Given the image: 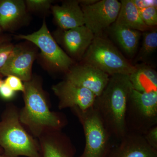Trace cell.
I'll return each mask as SVG.
<instances>
[{
  "label": "cell",
  "mask_w": 157,
  "mask_h": 157,
  "mask_svg": "<svg viewBox=\"0 0 157 157\" xmlns=\"http://www.w3.org/2000/svg\"><path fill=\"white\" fill-rule=\"evenodd\" d=\"M132 89L129 75H111L104 90L96 97L92 106L105 129L113 140L117 142L127 133L125 116Z\"/></svg>",
  "instance_id": "1"
},
{
  "label": "cell",
  "mask_w": 157,
  "mask_h": 157,
  "mask_svg": "<svg viewBox=\"0 0 157 157\" xmlns=\"http://www.w3.org/2000/svg\"><path fill=\"white\" fill-rule=\"evenodd\" d=\"M24 85L25 105L19 112L21 124L37 137L47 132L61 131L67 124V119L60 113L51 111L39 82L32 78Z\"/></svg>",
  "instance_id": "2"
},
{
  "label": "cell",
  "mask_w": 157,
  "mask_h": 157,
  "mask_svg": "<svg viewBox=\"0 0 157 157\" xmlns=\"http://www.w3.org/2000/svg\"><path fill=\"white\" fill-rule=\"evenodd\" d=\"M0 147L7 157H42L39 143L23 127L14 107H7L0 119Z\"/></svg>",
  "instance_id": "3"
},
{
  "label": "cell",
  "mask_w": 157,
  "mask_h": 157,
  "mask_svg": "<svg viewBox=\"0 0 157 157\" xmlns=\"http://www.w3.org/2000/svg\"><path fill=\"white\" fill-rule=\"evenodd\" d=\"M125 123L127 132L144 135L157 125V91L140 92L132 89L127 102Z\"/></svg>",
  "instance_id": "4"
},
{
  "label": "cell",
  "mask_w": 157,
  "mask_h": 157,
  "mask_svg": "<svg viewBox=\"0 0 157 157\" xmlns=\"http://www.w3.org/2000/svg\"><path fill=\"white\" fill-rule=\"evenodd\" d=\"M86 63L98 68L109 76L114 74L130 75L135 70L112 42L107 39L96 36L83 55Z\"/></svg>",
  "instance_id": "5"
},
{
  "label": "cell",
  "mask_w": 157,
  "mask_h": 157,
  "mask_svg": "<svg viewBox=\"0 0 157 157\" xmlns=\"http://www.w3.org/2000/svg\"><path fill=\"white\" fill-rule=\"evenodd\" d=\"M81 124L85 138L83 152L78 157H106L113 145V140L101 122L93 107L82 110L71 108Z\"/></svg>",
  "instance_id": "6"
},
{
  "label": "cell",
  "mask_w": 157,
  "mask_h": 157,
  "mask_svg": "<svg viewBox=\"0 0 157 157\" xmlns=\"http://www.w3.org/2000/svg\"><path fill=\"white\" fill-rule=\"evenodd\" d=\"M121 3L117 0L97 1L90 5H81L84 25L96 36L115 23Z\"/></svg>",
  "instance_id": "7"
},
{
  "label": "cell",
  "mask_w": 157,
  "mask_h": 157,
  "mask_svg": "<svg viewBox=\"0 0 157 157\" xmlns=\"http://www.w3.org/2000/svg\"><path fill=\"white\" fill-rule=\"evenodd\" d=\"M18 38L25 39L37 45L41 50L43 57L54 67L67 71L71 67L73 60L53 39L45 21L39 30L29 35H20Z\"/></svg>",
  "instance_id": "8"
},
{
  "label": "cell",
  "mask_w": 157,
  "mask_h": 157,
  "mask_svg": "<svg viewBox=\"0 0 157 157\" xmlns=\"http://www.w3.org/2000/svg\"><path fill=\"white\" fill-rule=\"evenodd\" d=\"M59 100V109L78 107L82 110L92 107L96 96L90 90L78 86L66 80L52 86Z\"/></svg>",
  "instance_id": "9"
},
{
  "label": "cell",
  "mask_w": 157,
  "mask_h": 157,
  "mask_svg": "<svg viewBox=\"0 0 157 157\" xmlns=\"http://www.w3.org/2000/svg\"><path fill=\"white\" fill-rule=\"evenodd\" d=\"M109 77L107 73L85 63L70 68L67 73L65 80L90 90L97 97L104 90Z\"/></svg>",
  "instance_id": "10"
},
{
  "label": "cell",
  "mask_w": 157,
  "mask_h": 157,
  "mask_svg": "<svg viewBox=\"0 0 157 157\" xmlns=\"http://www.w3.org/2000/svg\"><path fill=\"white\" fill-rule=\"evenodd\" d=\"M106 157H157V150L149 145L143 135L127 132Z\"/></svg>",
  "instance_id": "11"
},
{
  "label": "cell",
  "mask_w": 157,
  "mask_h": 157,
  "mask_svg": "<svg viewBox=\"0 0 157 157\" xmlns=\"http://www.w3.org/2000/svg\"><path fill=\"white\" fill-rule=\"evenodd\" d=\"M35 58L33 51L21 47H14L0 73L4 76H17L22 81L32 78V68Z\"/></svg>",
  "instance_id": "12"
},
{
  "label": "cell",
  "mask_w": 157,
  "mask_h": 157,
  "mask_svg": "<svg viewBox=\"0 0 157 157\" xmlns=\"http://www.w3.org/2000/svg\"><path fill=\"white\" fill-rule=\"evenodd\" d=\"M39 138L42 157H75L76 148L61 131L47 132Z\"/></svg>",
  "instance_id": "13"
},
{
  "label": "cell",
  "mask_w": 157,
  "mask_h": 157,
  "mask_svg": "<svg viewBox=\"0 0 157 157\" xmlns=\"http://www.w3.org/2000/svg\"><path fill=\"white\" fill-rule=\"evenodd\" d=\"M54 17L61 28L67 30L84 25L83 13L79 1H69L52 7Z\"/></svg>",
  "instance_id": "14"
},
{
  "label": "cell",
  "mask_w": 157,
  "mask_h": 157,
  "mask_svg": "<svg viewBox=\"0 0 157 157\" xmlns=\"http://www.w3.org/2000/svg\"><path fill=\"white\" fill-rule=\"evenodd\" d=\"M94 37L92 32L84 25L65 30L63 40L71 55L79 56L84 54Z\"/></svg>",
  "instance_id": "15"
},
{
  "label": "cell",
  "mask_w": 157,
  "mask_h": 157,
  "mask_svg": "<svg viewBox=\"0 0 157 157\" xmlns=\"http://www.w3.org/2000/svg\"><path fill=\"white\" fill-rule=\"evenodd\" d=\"M120 9L116 21L117 25L141 32L154 28L147 26L141 19L139 9L132 0H121Z\"/></svg>",
  "instance_id": "16"
},
{
  "label": "cell",
  "mask_w": 157,
  "mask_h": 157,
  "mask_svg": "<svg viewBox=\"0 0 157 157\" xmlns=\"http://www.w3.org/2000/svg\"><path fill=\"white\" fill-rule=\"evenodd\" d=\"M135 70L129 75L133 89L140 92L157 91V73L148 65H135Z\"/></svg>",
  "instance_id": "17"
},
{
  "label": "cell",
  "mask_w": 157,
  "mask_h": 157,
  "mask_svg": "<svg viewBox=\"0 0 157 157\" xmlns=\"http://www.w3.org/2000/svg\"><path fill=\"white\" fill-rule=\"evenodd\" d=\"M111 36L124 51L130 56L137 52L141 32L120 26L115 23L109 28Z\"/></svg>",
  "instance_id": "18"
},
{
  "label": "cell",
  "mask_w": 157,
  "mask_h": 157,
  "mask_svg": "<svg viewBox=\"0 0 157 157\" xmlns=\"http://www.w3.org/2000/svg\"><path fill=\"white\" fill-rule=\"evenodd\" d=\"M25 5L21 0L0 1V27L3 29L10 27L23 16Z\"/></svg>",
  "instance_id": "19"
},
{
  "label": "cell",
  "mask_w": 157,
  "mask_h": 157,
  "mask_svg": "<svg viewBox=\"0 0 157 157\" xmlns=\"http://www.w3.org/2000/svg\"><path fill=\"white\" fill-rule=\"evenodd\" d=\"M142 45L135 60V63L144 61L155 52L157 48V30L154 28L143 32Z\"/></svg>",
  "instance_id": "20"
},
{
  "label": "cell",
  "mask_w": 157,
  "mask_h": 157,
  "mask_svg": "<svg viewBox=\"0 0 157 157\" xmlns=\"http://www.w3.org/2000/svg\"><path fill=\"white\" fill-rule=\"evenodd\" d=\"M140 17L147 26L155 28L157 25V7H150L139 9Z\"/></svg>",
  "instance_id": "21"
},
{
  "label": "cell",
  "mask_w": 157,
  "mask_h": 157,
  "mask_svg": "<svg viewBox=\"0 0 157 157\" xmlns=\"http://www.w3.org/2000/svg\"><path fill=\"white\" fill-rule=\"evenodd\" d=\"M4 82L15 92L21 91L23 93L24 91V83H23L22 80L17 76H8Z\"/></svg>",
  "instance_id": "22"
},
{
  "label": "cell",
  "mask_w": 157,
  "mask_h": 157,
  "mask_svg": "<svg viewBox=\"0 0 157 157\" xmlns=\"http://www.w3.org/2000/svg\"><path fill=\"white\" fill-rule=\"evenodd\" d=\"M26 4L29 9L33 10H46L50 8L52 1L49 0H27Z\"/></svg>",
  "instance_id": "23"
},
{
  "label": "cell",
  "mask_w": 157,
  "mask_h": 157,
  "mask_svg": "<svg viewBox=\"0 0 157 157\" xmlns=\"http://www.w3.org/2000/svg\"><path fill=\"white\" fill-rule=\"evenodd\" d=\"M143 136L149 145L157 150V125L149 129Z\"/></svg>",
  "instance_id": "24"
},
{
  "label": "cell",
  "mask_w": 157,
  "mask_h": 157,
  "mask_svg": "<svg viewBox=\"0 0 157 157\" xmlns=\"http://www.w3.org/2000/svg\"><path fill=\"white\" fill-rule=\"evenodd\" d=\"M14 47L11 45L0 46V69L5 64Z\"/></svg>",
  "instance_id": "25"
},
{
  "label": "cell",
  "mask_w": 157,
  "mask_h": 157,
  "mask_svg": "<svg viewBox=\"0 0 157 157\" xmlns=\"http://www.w3.org/2000/svg\"><path fill=\"white\" fill-rule=\"evenodd\" d=\"M138 9L150 7H157V1L155 0H132Z\"/></svg>",
  "instance_id": "26"
},
{
  "label": "cell",
  "mask_w": 157,
  "mask_h": 157,
  "mask_svg": "<svg viewBox=\"0 0 157 157\" xmlns=\"http://www.w3.org/2000/svg\"><path fill=\"white\" fill-rule=\"evenodd\" d=\"M15 94V92L5 84V82L0 87V96L5 100H11L14 98Z\"/></svg>",
  "instance_id": "27"
},
{
  "label": "cell",
  "mask_w": 157,
  "mask_h": 157,
  "mask_svg": "<svg viewBox=\"0 0 157 157\" xmlns=\"http://www.w3.org/2000/svg\"><path fill=\"white\" fill-rule=\"evenodd\" d=\"M4 81H3L1 78H0V87H2V86L4 84Z\"/></svg>",
  "instance_id": "28"
},
{
  "label": "cell",
  "mask_w": 157,
  "mask_h": 157,
  "mask_svg": "<svg viewBox=\"0 0 157 157\" xmlns=\"http://www.w3.org/2000/svg\"><path fill=\"white\" fill-rule=\"evenodd\" d=\"M0 157H7L5 155H4V154H0Z\"/></svg>",
  "instance_id": "29"
},
{
  "label": "cell",
  "mask_w": 157,
  "mask_h": 157,
  "mask_svg": "<svg viewBox=\"0 0 157 157\" xmlns=\"http://www.w3.org/2000/svg\"><path fill=\"white\" fill-rule=\"evenodd\" d=\"M3 153V151L2 148L0 147V154Z\"/></svg>",
  "instance_id": "30"
},
{
  "label": "cell",
  "mask_w": 157,
  "mask_h": 157,
  "mask_svg": "<svg viewBox=\"0 0 157 157\" xmlns=\"http://www.w3.org/2000/svg\"><path fill=\"white\" fill-rule=\"evenodd\" d=\"M1 27H0V31H1Z\"/></svg>",
  "instance_id": "31"
},
{
  "label": "cell",
  "mask_w": 157,
  "mask_h": 157,
  "mask_svg": "<svg viewBox=\"0 0 157 157\" xmlns=\"http://www.w3.org/2000/svg\"><path fill=\"white\" fill-rule=\"evenodd\" d=\"M1 41H0V43H1Z\"/></svg>",
  "instance_id": "32"
}]
</instances>
